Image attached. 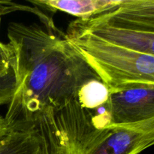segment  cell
Masks as SVG:
<instances>
[{
  "label": "cell",
  "mask_w": 154,
  "mask_h": 154,
  "mask_svg": "<svg viewBox=\"0 0 154 154\" xmlns=\"http://www.w3.org/2000/svg\"><path fill=\"white\" fill-rule=\"evenodd\" d=\"M8 38L17 72V85L5 117L10 127H32L44 110L77 99L84 83L99 79L60 30L38 23L11 22Z\"/></svg>",
  "instance_id": "obj_1"
},
{
  "label": "cell",
  "mask_w": 154,
  "mask_h": 154,
  "mask_svg": "<svg viewBox=\"0 0 154 154\" xmlns=\"http://www.w3.org/2000/svg\"><path fill=\"white\" fill-rule=\"evenodd\" d=\"M32 124L38 154H139L154 143V118L99 129L75 99L44 110Z\"/></svg>",
  "instance_id": "obj_2"
},
{
  "label": "cell",
  "mask_w": 154,
  "mask_h": 154,
  "mask_svg": "<svg viewBox=\"0 0 154 154\" xmlns=\"http://www.w3.org/2000/svg\"><path fill=\"white\" fill-rule=\"evenodd\" d=\"M64 38L110 92L154 85L153 55L126 49L69 28Z\"/></svg>",
  "instance_id": "obj_3"
},
{
  "label": "cell",
  "mask_w": 154,
  "mask_h": 154,
  "mask_svg": "<svg viewBox=\"0 0 154 154\" xmlns=\"http://www.w3.org/2000/svg\"><path fill=\"white\" fill-rule=\"evenodd\" d=\"M111 124H132L154 118V85L110 92Z\"/></svg>",
  "instance_id": "obj_4"
},
{
  "label": "cell",
  "mask_w": 154,
  "mask_h": 154,
  "mask_svg": "<svg viewBox=\"0 0 154 154\" xmlns=\"http://www.w3.org/2000/svg\"><path fill=\"white\" fill-rule=\"evenodd\" d=\"M68 28L87 32L99 38L108 43L154 56V32H141L117 28L93 18L77 19L69 24Z\"/></svg>",
  "instance_id": "obj_5"
},
{
  "label": "cell",
  "mask_w": 154,
  "mask_h": 154,
  "mask_svg": "<svg viewBox=\"0 0 154 154\" xmlns=\"http://www.w3.org/2000/svg\"><path fill=\"white\" fill-rule=\"evenodd\" d=\"M90 18L117 28L154 32V1L123 0L115 8Z\"/></svg>",
  "instance_id": "obj_6"
},
{
  "label": "cell",
  "mask_w": 154,
  "mask_h": 154,
  "mask_svg": "<svg viewBox=\"0 0 154 154\" xmlns=\"http://www.w3.org/2000/svg\"><path fill=\"white\" fill-rule=\"evenodd\" d=\"M21 11L33 13L34 9L11 1H0V28L2 17L12 12ZM17 85L16 58L8 43L0 40V105L11 100Z\"/></svg>",
  "instance_id": "obj_7"
},
{
  "label": "cell",
  "mask_w": 154,
  "mask_h": 154,
  "mask_svg": "<svg viewBox=\"0 0 154 154\" xmlns=\"http://www.w3.org/2000/svg\"><path fill=\"white\" fill-rule=\"evenodd\" d=\"M123 0H32L31 4L86 20L117 8Z\"/></svg>",
  "instance_id": "obj_8"
},
{
  "label": "cell",
  "mask_w": 154,
  "mask_h": 154,
  "mask_svg": "<svg viewBox=\"0 0 154 154\" xmlns=\"http://www.w3.org/2000/svg\"><path fill=\"white\" fill-rule=\"evenodd\" d=\"M38 141L33 126L26 128L11 127L0 139V154H38Z\"/></svg>",
  "instance_id": "obj_9"
},
{
  "label": "cell",
  "mask_w": 154,
  "mask_h": 154,
  "mask_svg": "<svg viewBox=\"0 0 154 154\" xmlns=\"http://www.w3.org/2000/svg\"><path fill=\"white\" fill-rule=\"evenodd\" d=\"M110 90L100 79H91L78 90L77 100L83 108L89 111L105 105L109 99Z\"/></svg>",
  "instance_id": "obj_10"
},
{
  "label": "cell",
  "mask_w": 154,
  "mask_h": 154,
  "mask_svg": "<svg viewBox=\"0 0 154 154\" xmlns=\"http://www.w3.org/2000/svg\"><path fill=\"white\" fill-rule=\"evenodd\" d=\"M11 129V127L9 126L8 123L6 121L5 117H2L0 116V139L4 138L8 133Z\"/></svg>",
  "instance_id": "obj_11"
}]
</instances>
